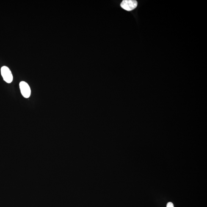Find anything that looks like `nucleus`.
I'll return each instance as SVG.
<instances>
[{
	"label": "nucleus",
	"instance_id": "nucleus-1",
	"mask_svg": "<svg viewBox=\"0 0 207 207\" xmlns=\"http://www.w3.org/2000/svg\"><path fill=\"white\" fill-rule=\"evenodd\" d=\"M1 74L3 79L8 83H12L13 79V75L8 67L3 66L1 68Z\"/></svg>",
	"mask_w": 207,
	"mask_h": 207
},
{
	"label": "nucleus",
	"instance_id": "nucleus-2",
	"mask_svg": "<svg viewBox=\"0 0 207 207\" xmlns=\"http://www.w3.org/2000/svg\"><path fill=\"white\" fill-rule=\"evenodd\" d=\"M137 2L134 0H124L121 3L120 6L122 9L128 11L135 9L137 6Z\"/></svg>",
	"mask_w": 207,
	"mask_h": 207
},
{
	"label": "nucleus",
	"instance_id": "nucleus-3",
	"mask_svg": "<svg viewBox=\"0 0 207 207\" xmlns=\"http://www.w3.org/2000/svg\"><path fill=\"white\" fill-rule=\"evenodd\" d=\"M19 87L22 95L24 98H29L31 95L30 87L27 83L22 81L19 84Z\"/></svg>",
	"mask_w": 207,
	"mask_h": 207
},
{
	"label": "nucleus",
	"instance_id": "nucleus-4",
	"mask_svg": "<svg viewBox=\"0 0 207 207\" xmlns=\"http://www.w3.org/2000/svg\"><path fill=\"white\" fill-rule=\"evenodd\" d=\"M167 207H174L173 203L172 202H169L167 203Z\"/></svg>",
	"mask_w": 207,
	"mask_h": 207
}]
</instances>
